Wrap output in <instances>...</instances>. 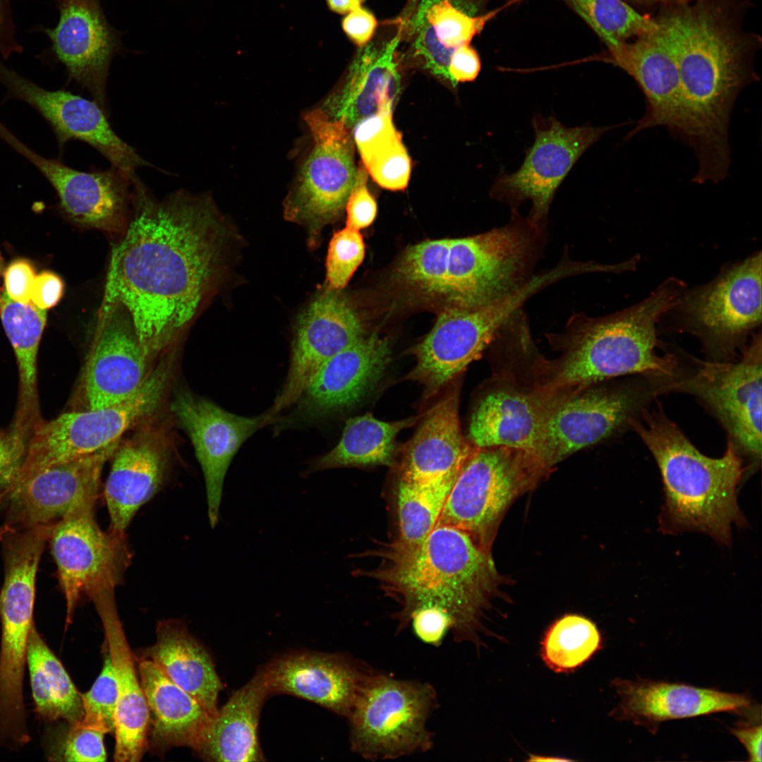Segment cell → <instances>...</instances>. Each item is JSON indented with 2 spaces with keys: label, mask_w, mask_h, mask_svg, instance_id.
Segmentation results:
<instances>
[{
  "label": "cell",
  "mask_w": 762,
  "mask_h": 762,
  "mask_svg": "<svg viewBox=\"0 0 762 762\" xmlns=\"http://www.w3.org/2000/svg\"><path fill=\"white\" fill-rule=\"evenodd\" d=\"M612 684L619 703L611 715L655 732L665 720L694 718L720 712L751 714L746 695L679 683L639 679H615Z\"/></svg>",
  "instance_id": "cell-28"
},
{
  "label": "cell",
  "mask_w": 762,
  "mask_h": 762,
  "mask_svg": "<svg viewBox=\"0 0 762 762\" xmlns=\"http://www.w3.org/2000/svg\"><path fill=\"white\" fill-rule=\"evenodd\" d=\"M608 52L607 61L629 75L645 98L644 114L627 134L625 140L647 128L663 126L682 140L684 121L679 72L676 58L659 23L654 30L609 49Z\"/></svg>",
  "instance_id": "cell-27"
},
{
  "label": "cell",
  "mask_w": 762,
  "mask_h": 762,
  "mask_svg": "<svg viewBox=\"0 0 762 762\" xmlns=\"http://www.w3.org/2000/svg\"><path fill=\"white\" fill-rule=\"evenodd\" d=\"M0 138L25 157L50 183L63 214L73 223L112 234H123L132 211L133 177L111 167L85 172L44 157L22 143L0 121Z\"/></svg>",
  "instance_id": "cell-17"
},
{
  "label": "cell",
  "mask_w": 762,
  "mask_h": 762,
  "mask_svg": "<svg viewBox=\"0 0 762 762\" xmlns=\"http://www.w3.org/2000/svg\"><path fill=\"white\" fill-rule=\"evenodd\" d=\"M31 434L28 428L15 422L0 432V494L18 478Z\"/></svg>",
  "instance_id": "cell-48"
},
{
  "label": "cell",
  "mask_w": 762,
  "mask_h": 762,
  "mask_svg": "<svg viewBox=\"0 0 762 762\" xmlns=\"http://www.w3.org/2000/svg\"><path fill=\"white\" fill-rule=\"evenodd\" d=\"M138 672L149 709L152 743L162 749L184 746L195 750L213 715L150 659L138 660Z\"/></svg>",
  "instance_id": "cell-35"
},
{
  "label": "cell",
  "mask_w": 762,
  "mask_h": 762,
  "mask_svg": "<svg viewBox=\"0 0 762 762\" xmlns=\"http://www.w3.org/2000/svg\"><path fill=\"white\" fill-rule=\"evenodd\" d=\"M619 126L567 127L555 116L536 114L532 119L535 139L515 172L503 171L497 176L491 195L508 204L512 211L525 200L532 203L527 217L547 225L550 205L557 190L580 157L601 136Z\"/></svg>",
  "instance_id": "cell-16"
},
{
  "label": "cell",
  "mask_w": 762,
  "mask_h": 762,
  "mask_svg": "<svg viewBox=\"0 0 762 762\" xmlns=\"http://www.w3.org/2000/svg\"><path fill=\"white\" fill-rule=\"evenodd\" d=\"M713 361H732L761 322V253L737 263L711 282L680 294L676 304Z\"/></svg>",
  "instance_id": "cell-14"
},
{
  "label": "cell",
  "mask_w": 762,
  "mask_h": 762,
  "mask_svg": "<svg viewBox=\"0 0 762 762\" xmlns=\"http://www.w3.org/2000/svg\"><path fill=\"white\" fill-rule=\"evenodd\" d=\"M120 441L15 483L0 495L7 502L4 525L16 528L54 525L75 507L95 503L104 466Z\"/></svg>",
  "instance_id": "cell-18"
},
{
  "label": "cell",
  "mask_w": 762,
  "mask_h": 762,
  "mask_svg": "<svg viewBox=\"0 0 762 762\" xmlns=\"http://www.w3.org/2000/svg\"><path fill=\"white\" fill-rule=\"evenodd\" d=\"M417 419L418 417H411L387 422L370 413L350 418L337 445L313 461L308 473L342 467L391 466L396 437Z\"/></svg>",
  "instance_id": "cell-39"
},
{
  "label": "cell",
  "mask_w": 762,
  "mask_h": 762,
  "mask_svg": "<svg viewBox=\"0 0 762 762\" xmlns=\"http://www.w3.org/2000/svg\"><path fill=\"white\" fill-rule=\"evenodd\" d=\"M630 429L647 447L660 471L667 528L703 532L728 544L732 525L745 523L737 501L745 467L731 442L727 441L720 458L703 454L660 404L655 409L646 408L631 421Z\"/></svg>",
  "instance_id": "cell-5"
},
{
  "label": "cell",
  "mask_w": 762,
  "mask_h": 762,
  "mask_svg": "<svg viewBox=\"0 0 762 762\" xmlns=\"http://www.w3.org/2000/svg\"><path fill=\"white\" fill-rule=\"evenodd\" d=\"M81 696L83 715L80 722L104 734L114 731L118 688L108 650L100 674L90 689Z\"/></svg>",
  "instance_id": "cell-45"
},
{
  "label": "cell",
  "mask_w": 762,
  "mask_h": 762,
  "mask_svg": "<svg viewBox=\"0 0 762 762\" xmlns=\"http://www.w3.org/2000/svg\"><path fill=\"white\" fill-rule=\"evenodd\" d=\"M47 32L70 78L85 87L107 113L106 80L112 44L96 7L90 0H66L58 25Z\"/></svg>",
  "instance_id": "cell-32"
},
{
  "label": "cell",
  "mask_w": 762,
  "mask_h": 762,
  "mask_svg": "<svg viewBox=\"0 0 762 762\" xmlns=\"http://www.w3.org/2000/svg\"><path fill=\"white\" fill-rule=\"evenodd\" d=\"M528 761H569V759L558 757H546L538 755H531Z\"/></svg>",
  "instance_id": "cell-58"
},
{
  "label": "cell",
  "mask_w": 762,
  "mask_h": 762,
  "mask_svg": "<svg viewBox=\"0 0 762 762\" xmlns=\"http://www.w3.org/2000/svg\"><path fill=\"white\" fill-rule=\"evenodd\" d=\"M169 361L150 370L140 388L115 405L64 413L36 425L29 439L18 481L60 464L90 454L151 415L164 397L171 374Z\"/></svg>",
  "instance_id": "cell-10"
},
{
  "label": "cell",
  "mask_w": 762,
  "mask_h": 762,
  "mask_svg": "<svg viewBox=\"0 0 762 762\" xmlns=\"http://www.w3.org/2000/svg\"><path fill=\"white\" fill-rule=\"evenodd\" d=\"M35 600V588L25 581L0 590V749L9 751L30 741L23 684Z\"/></svg>",
  "instance_id": "cell-25"
},
{
  "label": "cell",
  "mask_w": 762,
  "mask_h": 762,
  "mask_svg": "<svg viewBox=\"0 0 762 762\" xmlns=\"http://www.w3.org/2000/svg\"><path fill=\"white\" fill-rule=\"evenodd\" d=\"M145 658L212 715L216 714L222 683L208 651L180 622L158 623L157 641L146 651Z\"/></svg>",
  "instance_id": "cell-36"
},
{
  "label": "cell",
  "mask_w": 762,
  "mask_h": 762,
  "mask_svg": "<svg viewBox=\"0 0 762 762\" xmlns=\"http://www.w3.org/2000/svg\"><path fill=\"white\" fill-rule=\"evenodd\" d=\"M3 269H4V259H3L2 255L1 254V252H0V277H1V274L2 273ZM1 294H2L1 289H0V303H1Z\"/></svg>",
  "instance_id": "cell-59"
},
{
  "label": "cell",
  "mask_w": 762,
  "mask_h": 762,
  "mask_svg": "<svg viewBox=\"0 0 762 762\" xmlns=\"http://www.w3.org/2000/svg\"><path fill=\"white\" fill-rule=\"evenodd\" d=\"M489 346L495 354L493 371L473 409L466 439L475 447L517 448L540 459L553 390L540 382L536 369L539 351L531 332L503 328Z\"/></svg>",
  "instance_id": "cell-6"
},
{
  "label": "cell",
  "mask_w": 762,
  "mask_h": 762,
  "mask_svg": "<svg viewBox=\"0 0 762 762\" xmlns=\"http://www.w3.org/2000/svg\"><path fill=\"white\" fill-rule=\"evenodd\" d=\"M481 65L478 54L471 46L459 52L452 60L449 72L452 85L460 82L474 80L479 74Z\"/></svg>",
  "instance_id": "cell-54"
},
{
  "label": "cell",
  "mask_w": 762,
  "mask_h": 762,
  "mask_svg": "<svg viewBox=\"0 0 762 762\" xmlns=\"http://www.w3.org/2000/svg\"><path fill=\"white\" fill-rule=\"evenodd\" d=\"M746 748L751 761H761V725H741L730 729Z\"/></svg>",
  "instance_id": "cell-55"
},
{
  "label": "cell",
  "mask_w": 762,
  "mask_h": 762,
  "mask_svg": "<svg viewBox=\"0 0 762 762\" xmlns=\"http://www.w3.org/2000/svg\"><path fill=\"white\" fill-rule=\"evenodd\" d=\"M262 668L272 694L301 698L346 718L375 673L349 655L309 651L277 655Z\"/></svg>",
  "instance_id": "cell-24"
},
{
  "label": "cell",
  "mask_w": 762,
  "mask_h": 762,
  "mask_svg": "<svg viewBox=\"0 0 762 762\" xmlns=\"http://www.w3.org/2000/svg\"><path fill=\"white\" fill-rule=\"evenodd\" d=\"M337 291L327 289L298 317L287 377L267 411L272 419L296 404L327 359L364 335L359 316Z\"/></svg>",
  "instance_id": "cell-22"
},
{
  "label": "cell",
  "mask_w": 762,
  "mask_h": 762,
  "mask_svg": "<svg viewBox=\"0 0 762 762\" xmlns=\"http://www.w3.org/2000/svg\"><path fill=\"white\" fill-rule=\"evenodd\" d=\"M478 10L477 0H406L391 19L399 30V54L452 85V60L471 45L489 18Z\"/></svg>",
  "instance_id": "cell-21"
},
{
  "label": "cell",
  "mask_w": 762,
  "mask_h": 762,
  "mask_svg": "<svg viewBox=\"0 0 762 762\" xmlns=\"http://www.w3.org/2000/svg\"><path fill=\"white\" fill-rule=\"evenodd\" d=\"M679 284L665 282L640 303L608 315H572L562 332L546 334L558 356H538L542 386L553 390L628 375L673 378L678 359L658 353L656 324L675 307Z\"/></svg>",
  "instance_id": "cell-4"
},
{
  "label": "cell",
  "mask_w": 762,
  "mask_h": 762,
  "mask_svg": "<svg viewBox=\"0 0 762 762\" xmlns=\"http://www.w3.org/2000/svg\"><path fill=\"white\" fill-rule=\"evenodd\" d=\"M27 666L37 718L44 723L80 722L83 715L81 694L35 624L28 638Z\"/></svg>",
  "instance_id": "cell-38"
},
{
  "label": "cell",
  "mask_w": 762,
  "mask_h": 762,
  "mask_svg": "<svg viewBox=\"0 0 762 762\" xmlns=\"http://www.w3.org/2000/svg\"><path fill=\"white\" fill-rule=\"evenodd\" d=\"M389 34L377 36L358 47L344 84L321 108L349 129L386 107H392L399 90V30L391 20Z\"/></svg>",
  "instance_id": "cell-29"
},
{
  "label": "cell",
  "mask_w": 762,
  "mask_h": 762,
  "mask_svg": "<svg viewBox=\"0 0 762 762\" xmlns=\"http://www.w3.org/2000/svg\"><path fill=\"white\" fill-rule=\"evenodd\" d=\"M0 82L8 95L35 108L49 123L62 149L71 140L86 143L102 155L112 167L134 173L152 165L114 131L107 113L95 101L65 90H47L0 64Z\"/></svg>",
  "instance_id": "cell-20"
},
{
  "label": "cell",
  "mask_w": 762,
  "mask_h": 762,
  "mask_svg": "<svg viewBox=\"0 0 762 762\" xmlns=\"http://www.w3.org/2000/svg\"><path fill=\"white\" fill-rule=\"evenodd\" d=\"M605 43L616 47L658 26L654 17L641 14L624 0H563Z\"/></svg>",
  "instance_id": "cell-43"
},
{
  "label": "cell",
  "mask_w": 762,
  "mask_h": 762,
  "mask_svg": "<svg viewBox=\"0 0 762 762\" xmlns=\"http://www.w3.org/2000/svg\"><path fill=\"white\" fill-rule=\"evenodd\" d=\"M389 358L387 339L363 335L320 367L294 404L289 423L316 421L356 404L380 380Z\"/></svg>",
  "instance_id": "cell-26"
},
{
  "label": "cell",
  "mask_w": 762,
  "mask_h": 762,
  "mask_svg": "<svg viewBox=\"0 0 762 762\" xmlns=\"http://www.w3.org/2000/svg\"><path fill=\"white\" fill-rule=\"evenodd\" d=\"M701 0H625L634 6L642 7L659 6L660 9L672 6L689 4ZM627 3V4H628Z\"/></svg>",
  "instance_id": "cell-56"
},
{
  "label": "cell",
  "mask_w": 762,
  "mask_h": 762,
  "mask_svg": "<svg viewBox=\"0 0 762 762\" xmlns=\"http://www.w3.org/2000/svg\"><path fill=\"white\" fill-rule=\"evenodd\" d=\"M454 483H416L399 481V540L406 544H414L430 534L437 525Z\"/></svg>",
  "instance_id": "cell-42"
},
{
  "label": "cell",
  "mask_w": 762,
  "mask_h": 762,
  "mask_svg": "<svg viewBox=\"0 0 762 762\" xmlns=\"http://www.w3.org/2000/svg\"><path fill=\"white\" fill-rule=\"evenodd\" d=\"M342 28L347 37L358 47H363L373 38L377 25L373 13L362 6L343 18Z\"/></svg>",
  "instance_id": "cell-53"
},
{
  "label": "cell",
  "mask_w": 762,
  "mask_h": 762,
  "mask_svg": "<svg viewBox=\"0 0 762 762\" xmlns=\"http://www.w3.org/2000/svg\"><path fill=\"white\" fill-rule=\"evenodd\" d=\"M95 503L75 507L54 524L49 542L66 606V629L83 598L115 589L131 560L125 533L100 528Z\"/></svg>",
  "instance_id": "cell-15"
},
{
  "label": "cell",
  "mask_w": 762,
  "mask_h": 762,
  "mask_svg": "<svg viewBox=\"0 0 762 762\" xmlns=\"http://www.w3.org/2000/svg\"><path fill=\"white\" fill-rule=\"evenodd\" d=\"M0 317L13 349L19 375V396L14 421L33 429L40 420L37 357L47 311L32 302L21 303L1 294Z\"/></svg>",
  "instance_id": "cell-37"
},
{
  "label": "cell",
  "mask_w": 762,
  "mask_h": 762,
  "mask_svg": "<svg viewBox=\"0 0 762 762\" xmlns=\"http://www.w3.org/2000/svg\"><path fill=\"white\" fill-rule=\"evenodd\" d=\"M132 209L112 255L104 301L124 308L150 358L215 294L231 233L209 197L179 190L157 200L136 175Z\"/></svg>",
  "instance_id": "cell-1"
},
{
  "label": "cell",
  "mask_w": 762,
  "mask_h": 762,
  "mask_svg": "<svg viewBox=\"0 0 762 762\" xmlns=\"http://www.w3.org/2000/svg\"><path fill=\"white\" fill-rule=\"evenodd\" d=\"M104 485L111 528L125 532L138 509L157 492L167 468L164 445L145 431L120 441Z\"/></svg>",
  "instance_id": "cell-33"
},
{
  "label": "cell",
  "mask_w": 762,
  "mask_h": 762,
  "mask_svg": "<svg viewBox=\"0 0 762 762\" xmlns=\"http://www.w3.org/2000/svg\"><path fill=\"white\" fill-rule=\"evenodd\" d=\"M550 472L528 451L508 447H476L454 481L437 525L457 528L490 552L507 508Z\"/></svg>",
  "instance_id": "cell-8"
},
{
  "label": "cell",
  "mask_w": 762,
  "mask_h": 762,
  "mask_svg": "<svg viewBox=\"0 0 762 762\" xmlns=\"http://www.w3.org/2000/svg\"><path fill=\"white\" fill-rule=\"evenodd\" d=\"M64 282L56 274L44 271L36 275L31 290V302L42 310L56 306L64 294Z\"/></svg>",
  "instance_id": "cell-52"
},
{
  "label": "cell",
  "mask_w": 762,
  "mask_h": 762,
  "mask_svg": "<svg viewBox=\"0 0 762 762\" xmlns=\"http://www.w3.org/2000/svg\"><path fill=\"white\" fill-rule=\"evenodd\" d=\"M365 0H327L329 9L338 14L346 15L362 6Z\"/></svg>",
  "instance_id": "cell-57"
},
{
  "label": "cell",
  "mask_w": 762,
  "mask_h": 762,
  "mask_svg": "<svg viewBox=\"0 0 762 762\" xmlns=\"http://www.w3.org/2000/svg\"><path fill=\"white\" fill-rule=\"evenodd\" d=\"M271 694L261 667L212 717L195 751L210 761H265L258 725L263 705Z\"/></svg>",
  "instance_id": "cell-34"
},
{
  "label": "cell",
  "mask_w": 762,
  "mask_h": 762,
  "mask_svg": "<svg viewBox=\"0 0 762 762\" xmlns=\"http://www.w3.org/2000/svg\"><path fill=\"white\" fill-rule=\"evenodd\" d=\"M83 376L87 409L119 404L133 394L147 377L148 358L124 308L104 301Z\"/></svg>",
  "instance_id": "cell-23"
},
{
  "label": "cell",
  "mask_w": 762,
  "mask_h": 762,
  "mask_svg": "<svg viewBox=\"0 0 762 762\" xmlns=\"http://www.w3.org/2000/svg\"><path fill=\"white\" fill-rule=\"evenodd\" d=\"M761 340L754 334L737 361H696L690 373L679 368L667 385L694 395L716 418L748 470L761 459Z\"/></svg>",
  "instance_id": "cell-11"
},
{
  "label": "cell",
  "mask_w": 762,
  "mask_h": 762,
  "mask_svg": "<svg viewBox=\"0 0 762 762\" xmlns=\"http://www.w3.org/2000/svg\"><path fill=\"white\" fill-rule=\"evenodd\" d=\"M312 148L284 202L286 218L305 227L315 246L322 228L340 216L353 185L356 169L349 128L321 109L305 114Z\"/></svg>",
  "instance_id": "cell-13"
},
{
  "label": "cell",
  "mask_w": 762,
  "mask_h": 762,
  "mask_svg": "<svg viewBox=\"0 0 762 762\" xmlns=\"http://www.w3.org/2000/svg\"><path fill=\"white\" fill-rule=\"evenodd\" d=\"M449 238L427 240L408 248L399 260L397 277L429 297L442 298Z\"/></svg>",
  "instance_id": "cell-44"
},
{
  "label": "cell",
  "mask_w": 762,
  "mask_h": 762,
  "mask_svg": "<svg viewBox=\"0 0 762 762\" xmlns=\"http://www.w3.org/2000/svg\"><path fill=\"white\" fill-rule=\"evenodd\" d=\"M32 265L25 259H16L6 267L4 277L5 291L15 301L31 303V290L35 277Z\"/></svg>",
  "instance_id": "cell-51"
},
{
  "label": "cell",
  "mask_w": 762,
  "mask_h": 762,
  "mask_svg": "<svg viewBox=\"0 0 762 762\" xmlns=\"http://www.w3.org/2000/svg\"><path fill=\"white\" fill-rule=\"evenodd\" d=\"M353 138L368 174L382 188L404 190L411 160L392 122V109L380 110L353 126Z\"/></svg>",
  "instance_id": "cell-40"
},
{
  "label": "cell",
  "mask_w": 762,
  "mask_h": 762,
  "mask_svg": "<svg viewBox=\"0 0 762 762\" xmlns=\"http://www.w3.org/2000/svg\"><path fill=\"white\" fill-rule=\"evenodd\" d=\"M368 175L365 166L360 163L345 207L346 226L356 230L369 226L377 215V203L367 188Z\"/></svg>",
  "instance_id": "cell-49"
},
{
  "label": "cell",
  "mask_w": 762,
  "mask_h": 762,
  "mask_svg": "<svg viewBox=\"0 0 762 762\" xmlns=\"http://www.w3.org/2000/svg\"><path fill=\"white\" fill-rule=\"evenodd\" d=\"M638 378L554 389L541 442L543 465L551 471L580 449L630 429L631 421L664 392L660 379Z\"/></svg>",
  "instance_id": "cell-7"
},
{
  "label": "cell",
  "mask_w": 762,
  "mask_h": 762,
  "mask_svg": "<svg viewBox=\"0 0 762 762\" xmlns=\"http://www.w3.org/2000/svg\"><path fill=\"white\" fill-rule=\"evenodd\" d=\"M552 282L546 271L496 302L473 308L446 306L413 349L416 364L407 377L421 384L426 397L434 396L482 355L514 312Z\"/></svg>",
  "instance_id": "cell-12"
},
{
  "label": "cell",
  "mask_w": 762,
  "mask_h": 762,
  "mask_svg": "<svg viewBox=\"0 0 762 762\" xmlns=\"http://www.w3.org/2000/svg\"><path fill=\"white\" fill-rule=\"evenodd\" d=\"M370 576L401 607L400 626L417 610L435 607L449 619L457 641L484 642L483 619L496 592L499 574L490 552L466 532L437 525L423 540L385 543Z\"/></svg>",
  "instance_id": "cell-3"
},
{
  "label": "cell",
  "mask_w": 762,
  "mask_h": 762,
  "mask_svg": "<svg viewBox=\"0 0 762 762\" xmlns=\"http://www.w3.org/2000/svg\"><path fill=\"white\" fill-rule=\"evenodd\" d=\"M601 636L595 623L579 615H566L546 631L540 655L555 672H569L589 660L600 648Z\"/></svg>",
  "instance_id": "cell-41"
},
{
  "label": "cell",
  "mask_w": 762,
  "mask_h": 762,
  "mask_svg": "<svg viewBox=\"0 0 762 762\" xmlns=\"http://www.w3.org/2000/svg\"><path fill=\"white\" fill-rule=\"evenodd\" d=\"M749 6V0H701L654 17L677 60L685 138L701 150L729 147L735 100L759 80L754 64L761 38L743 25Z\"/></svg>",
  "instance_id": "cell-2"
},
{
  "label": "cell",
  "mask_w": 762,
  "mask_h": 762,
  "mask_svg": "<svg viewBox=\"0 0 762 762\" xmlns=\"http://www.w3.org/2000/svg\"><path fill=\"white\" fill-rule=\"evenodd\" d=\"M437 706L428 683L375 672L348 720L352 751L368 760L425 752L433 746L428 720Z\"/></svg>",
  "instance_id": "cell-9"
},
{
  "label": "cell",
  "mask_w": 762,
  "mask_h": 762,
  "mask_svg": "<svg viewBox=\"0 0 762 762\" xmlns=\"http://www.w3.org/2000/svg\"><path fill=\"white\" fill-rule=\"evenodd\" d=\"M104 735L103 732L80 722L68 725L63 737L49 746L48 758L63 761H105Z\"/></svg>",
  "instance_id": "cell-47"
},
{
  "label": "cell",
  "mask_w": 762,
  "mask_h": 762,
  "mask_svg": "<svg viewBox=\"0 0 762 762\" xmlns=\"http://www.w3.org/2000/svg\"><path fill=\"white\" fill-rule=\"evenodd\" d=\"M171 410L193 446L204 476L210 525L214 528L219 519L224 479L234 456L272 419L267 411L252 417L229 412L186 390L175 395Z\"/></svg>",
  "instance_id": "cell-19"
},
{
  "label": "cell",
  "mask_w": 762,
  "mask_h": 762,
  "mask_svg": "<svg viewBox=\"0 0 762 762\" xmlns=\"http://www.w3.org/2000/svg\"><path fill=\"white\" fill-rule=\"evenodd\" d=\"M475 449L461 433L454 389L424 415L405 449L399 480L455 481Z\"/></svg>",
  "instance_id": "cell-31"
},
{
  "label": "cell",
  "mask_w": 762,
  "mask_h": 762,
  "mask_svg": "<svg viewBox=\"0 0 762 762\" xmlns=\"http://www.w3.org/2000/svg\"><path fill=\"white\" fill-rule=\"evenodd\" d=\"M91 600L103 625L117 682L114 759L118 762L139 761L147 748L149 709L119 617L114 590L102 592Z\"/></svg>",
  "instance_id": "cell-30"
},
{
  "label": "cell",
  "mask_w": 762,
  "mask_h": 762,
  "mask_svg": "<svg viewBox=\"0 0 762 762\" xmlns=\"http://www.w3.org/2000/svg\"><path fill=\"white\" fill-rule=\"evenodd\" d=\"M365 256V244L359 230L346 226L334 234L327 250L326 277L327 288H344Z\"/></svg>",
  "instance_id": "cell-46"
},
{
  "label": "cell",
  "mask_w": 762,
  "mask_h": 762,
  "mask_svg": "<svg viewBox=\"0 0 762 762\" xmlns=\"http://www.w3.org/2000/svg\"><path fill=\"white\" fill-rule=\"evenodd\" d=\"M414 632L425 643L439 645L452 625L448 617L435 607L421 608L413 612L409 618Z\"/></svg>",
  "instance_id": "cell-50"
}]
</instances>
